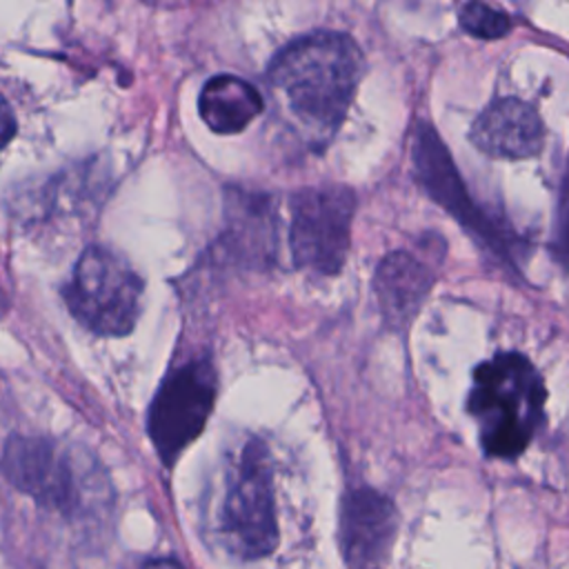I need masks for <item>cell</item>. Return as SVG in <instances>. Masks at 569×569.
I'll return each instance as SVG.
<instances>
[{
	"label": "cell",
	"instance_id": "cell-6",
	"mask_svg": "<svg viewBox=\"0 0 569 569\" xmlns=\"http://www.w3.org/2000/svg\"><path fill=\"white\" fill-rule=\"evenodd\" d=\"M356 193L345 184L300 189L291 198L289 244L298 269L333 276L342 269L351 242Z\"/></svg>",
	"mask_w": 569,
	"mask_h": 569
},
{
	"label": "cell",
	"instance_id": "cell-8",
	"mask_svg": "<svg viewBox=\"0 0 569 569\" xmlns=\"http://www.w3.org/2000/svg\"><path fill=\"white\" fill-rule=\"evenodd\" d=\"M411 160L420 184L429 191V196L449 211L469 233H473L485 247L491 249L505 262H513L516 236L505 231L491 216H487L473 198H469L467 187L445 147L440 136L427 124L418 122L413 129L411 142Z\"/></svg>",
	"mask_w": 569,
	"mask_h": 569
},
{
	"label": "cell",
	"instance_id": "cell-2",
	"mask_svg": "<svg viewBox=\"0 0 569 569\" xmlns=\"http://www.w3.org/2000/svg\"><path fill=\"white\" fill-rule=\"evenodd\" d=\"M545 382L538 369L516 351L496 353L471 376L469 416L487 456L516 458L542 422Z\"/></svg>",
	"mask_w": 569,
	"mask_h": 569
},
{
	"label": "cell",
	"instance_id": "cell-12",
	"mask_svg": "<svg viewBox=\"0 0 569 569\" xmlns=\"http://www.w3.org/2000/svg\"><path fill=\"white\" fill-rule=\"evenodd\" d=\"M264 102L260 91L231 73L209 78L198 96V111L204 124L216 133L242 131L260 111Z\"/></svg>",
	"mask_w": 569,
	"mask_h": 569
},
{
	"label": "cell",
	"instance_id": "cell-4",
	"mask_svg": "<svg viewBox=\"0 0 569 569\" xmlns=\"http://www.w3.org/2000/svg\"><path fill=\"white\" fill-rule=\"evenodd\" d=\"M216 529L233 556L256 560L278 545L271 456L262 440H247L229 462L216 511Z\"/></svg>",
	"mask_w": 569,
	"mask_h": 569
},
{
	"label": "cell",
	"instance_id": "cell-11",
	"mask_svg": "<svg viewBox=\"0 0 569 569\" xmlns=\"http://www.w3.org/2000/svg\"><path fill=\"white\" fill-rule=\"evenodd\" d=\"M433 282V269L409 251H391L373 276V291L382 318L393 329H405L420 311Z\"/></svg>",
	"mask_w": 569,
	"mask_h": 569
},
{
	"label": "cell",
	"instance_id": "cell-15",
	"mask_svg": "<svg viewBox=\"0 0 569 569\" xmlns=\"http://www.w3.org/2000/svg\"><path fill=\"white\" fill-rule=\"evenodd\" d=\"M553 251L558 260L569 267V160H567L562 184H560V198H558V211H556V224H553Z\"/></svg>",
	"mask_w": 569,
	"mask_h": 569
},
{
	"label": "cell",
	"instance_id": "cell-10",
	"mask_svg": "<svg viewBox=\"0 0 569 569\" xmlns=\"http://www.w3.org/2000/svg\"><path fill=\"white\" fill-rule=\"evenodd\" d=\"M542 120L538 111L518 98H500L487 104L471 124V142L493 158H529L542 147Z\"/></svg>",
	"mask_w": 569,
	"mask_h": 569
},
{
	"label": "cell",
	"instance_id": "cell-7",
	"mask_svg": "<svg viewBox=\"0 0 569 569\" xmlns=\"http://www.w3.org/2000/svg\"><path fill=\"white\" fill-rule=\"evenodd\" d=\"M216 389L218 376L209 358L187 360L169 371L158 387L147 411V433L164 467H173L202 433L216 402Z\"/></svg>",
	"mask_w": 569,
	"mask_h": 569
},
{
	"label": "cell",
	"instance_id": "cell-17",
	"mask_svg": "<svg viewBox=\"0 0 569 569\" xmlns=\"http://www.w3.org/2000/svg\"><path fill=\"white\" fill-rule=\"evenodd\" d=\"M140 569H184L180 562H176V560H149V562H144Z\"/></svg>",
	"mask_w": 569,
	"mask_h": 569
},
{
	"label": "cell",
	"instance_id": "cell-18",
	"mask_svg": "<svg viewBox=\"0 0 569 569\" xmlns=\"http://www.w3.org/2000/svg\"><path fill=\"white\" fill-rule=\"evenodd\" d=\"M7 311V298H4V293H2V289H0V316Z\"/></svg>",
	"mask_w": 569,
	"mask_h": 569
},
{
	"label": "cell",
	"instance_id": "cell-3",
	"mask_svg": "<svg viewBox=\"0 0 569 569\" xmlns=\"http://www.w3.org/2000/svg\"><path fill=\"white\" fill-rule=\"evenodd\" d=\"M0 469L20 493L64 516L84 511L91 498L107 493V478L91 453L44 436L13 433L4 442Z\"/></svg>",
	"mask_w": 569,
	"mask_h": 569
},
{
	"label": "cell",
	"instance_id": "cell-13",
	"mask_svg": "<svg viewBox=\"0 0 569 569\" xmlns=\"http://www.w3.org/2000/svg\"><path fill=\"white\" fill-rule=\"evenodd\" d=\"M273 220L264 198L251 193H229L227 196V249L249 262H260L262 253L269 251L273 240Z\"/></svg>",
	"mask_w": 569,
	"mask_h": 569
},
{
	"label": "cell",
	"instance_id": "cell-16",
	"mask_svg": "<svg viewBox=\"0 0 569 569\" xmlns=\"http://www.w3.org/2000/svg\"><path fill=\"white\" fill-rule=\"evenodd\" d=\"M16 129H18L16 116L9 107V102L4 100V96L0 93V149L16 136Z\"/></svg>",
	"mask_w": 569,
	"mask_h": 569
},
{
	"label": "cell",
	"instance_id": "cell-9",
	"mask_svg": "<svg viewBox=\"0 0 569 569\" xmlns=\"http://www.w3.org/2000/svg\"><path fill=\"white\" fill-rule=\"evenodd\" d=\"M398 533V511L393 502L360 487L345 496L340 507V549L353 567H369L382 560Z\"/></svg>",
	"mask_w": 569,
	"mask_h": 569
},
{
	"label": "cell",
	"instance_id": "cell-5",
	"mask_svg": "<svg viewBox=\"0 0 569 569\" xmlns=\"http://www.w3.org/2000/svg\"><path fill=\"white\" fill-rule=\"evenodd\" d=\"M144 280L109 247H87L62 287L69 313L91 333L102 338L127 336L140 316Z\"/></svg>",
	"mask_w": 569,
	"mask_h": 569
},
{
	"label": "cell",
	"instance_id": "cell-1",
	"mask_svg": "<svg viewBox=\"0 0 569 569\" xmlns=\"http://www.w3.org/2000/svg\"><path fill=\"white\" fill-rule=\"evenodd\" d=\"M267 76L293 118L327 140L342 124L356 96L362 51L347 33H307L276 53Z\"/></svg>",
	"mask_w": 569,
	"mask_h": 569
},
{
	"label": "cell",
	"instance_id": "cell-14",
	"mask_svg": "<svg viewBox=\"0 0 569 569\" xmlns=\"http://www.w3.org/2000/svg\"><path fill=\"white\" fill-rule=\"evenodd\" d=\"M458 20L467 33L485 40L502 38L511 29V20L507 13L482 2H467L465 7H460Z\"/></svg>",
	"mask_w": 569,
	"mask_h": 569
}]
</instances>
